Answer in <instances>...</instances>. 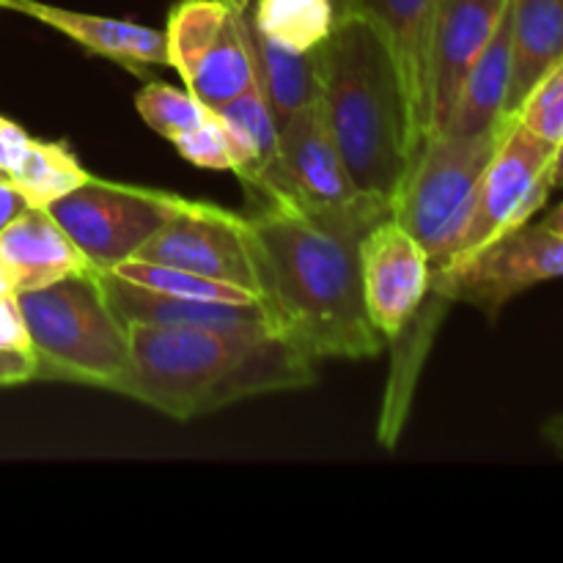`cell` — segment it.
I'll return each instance as SVG.
<instances>
[{
  "label": "cell",
  "instance_id": "1",
  "mask_svg": "<svg viewBox=\"0 0 563 563\" xmlns=\"http://www.w3.org/2000/svg\"><path fill=\"white\" fill-rule=\"evenodd\" d=\"M385 218L390 203L366 192L322 209L247 198L242 236L269 335L313 363L379 355L385 339L363 302L361 240Z\"/></svg>",
  "mask_w": 563,
  "mask_h": 563
},
{
  "label": "cell",
  "instance_id": "32",
  "mask_svg": "<svg viewBox=\"0 0 563 563\" xmlns=\"http://www.w3.org/2000/svg\"><path fill=\"white\" fill-rule=\"evenodd\" d=\"M550 181H553V190L563 187V141L555 146V157H553V168H550Z\"/></svg>",
  "mask_w": 563,
  "mask_h": 563
},
{
  "label": "cell",
  "instance_id": "25",
  "mask_svg": "<svg viewBox=\"0 0 563 563\" xmlns=\"http://www.w3.org/2000/svg\"><path fill=\"white\" fill-rule=\"evenodd\" d=\"M515 119L533 135L559 146L563 141V60L531 88Z\"/></svg>",
  "mask_w": 563,
  "mask_h": 563
},
{
  "label": "cell",
  "instance_id": "27",
  "mask_svg": "<svg viewBox=\"0 0 563 563\" xmlns=\"http://www.w3.org/2000/svg\"><path fill=\"white\" fill-rule=\"evenodd\" d=\"M31 141L33 137L27 135V132L22 130L16 121L0 115V170H3L9 179H11V174H14L16 165L22 163V157H25Z\"/></svg>",
  "mask_w": 563,
  "mask_h": 563
},
{
  "label": "cell",
  "instance_id": "3",
  "mask_svg": "<svg viewBox=\"0 0 563 563\" xmlns=\"http://www.w3.org/2000/svg\"><path fill=\"white\" fill-rule=\"evenodd\" d=\"M319 113L357 192L394 201L421 137L388 38L350 14L317 49Z\"/></svg>",
  "mask_w": 563,
  "mask_h": 563
},
{
  "label": "cell",
  "instance_id": "10",
  "mask_svg": "<svg viewBox=\"0 0 563 563\" xmlns=\"http://www.w3.org/2000/svg\"><path fill=\"white\" fill-rule=\"evenodd\" d=\"M432 262L421 242L396 223L379 220L361 240V284L368 319L385 341L410 328L427 302Z\"/></svg>",
  "mask_w": 563,
  "mask_h": 563
},
{
  "label": "cell",
  "instance_id": "20",
  "mask_svg": "<svg viewBox=\"0 0 563 563\" xmlns=\"http://www.w3.org/2000/svg\"><path fill=\"white\" fill-rule=\"evenodd\" d=\"M242 22H245L247 49H251L253 75H256L258 91L267 99L278 126L297 110L317 104L319 99V64L317 49L313 53H295L280 44L269 42L256 31L245 11L242 0Z\"/></svg>",
  "mask_w": 563,
  "mask_h": 563
},
{
  "label": "cell",
  "instance_id": "6",
  "mask_svg": "<svg viewBox=\"0 0 563 563\" xmlns=\"http://www.w3.org/2000/svg\"><path fill=\"white\" fill-rule=\"evenodd\" d=\"M190 198L148 187L119 185L91 176L69 196L49 203L47 212L58 220L69 240L99 273H110L181 212Z\"/></svg>",
  "mask_w": 563,
  "mask_h": 563
},
{
  "label": "cell",
  "instance_id": "21",
  "mask_svg": "<svg viewBox=\"0 0 563 563\" xmlns=\"http://www.w3.org/2000/svg\"><path fill=\"white\" fill-rule=\"evenodd\" d=\"M256 31L295 53H313L333 33L335 9L330 0H245Z\"/></svg>",
  "mask_w": 563,
  "mask_h": 563
},
{
  "label": "cell",
  "instance_id": "9",
  "mask_svg": "<svg viewBox=\"0 0 563 563\" xmlns=\"http://www.w3.org/2000/svg\"><path fill=\"white\" fill-rule=\"evenodd\" d=\"M553 157V143L533 135L517 119L511 121L509 132L484 170L471 223L462 234L454 258L489 245L506 231L520 229L533 218V212L544 207L548 196L553 192V181H550Z\"/></svg>",
  "mask_w": 563,
  "mask_h": 563
},
{
  "label": "cell",
  "instance_id": "33",
  "mask_svg": "<svg viewBox=\"0 0 563 563\" xmlns=\"http://www.w3.org/2000/svg\"><path fill=\"white\" fill-rule=\"evenodd\" d=\"M14 284H11V273L9 267H5L3 256H0V297H14Z\"/></svg>",
  "mask_w": 563,
  "mask_h": 563
},
{
  "label": "cell",
  "instance_id": "8",
  "mask_svg": "<svg viewBox=\"0 0 563 563\" xmlns=\"http://www.w3.org/2000/svg\"><path fill=\"white\" fill-rule=\"evenodd\" d=\"M555 278H563V234L528 220L467 256L432 267L429 291L495 319L517 295Z\"/></svg>",
  "mask_w": 563,
  "mask_h": 563
},
{
  "label": "cell",
  "instance_id": "26",
  "mask_svg": "<svg viewBox=\"0 0 563 563\" xmlns=\"http://www.w3.org/2000/svg\"><path fill=\"white\" fill-rule=\"evenodd\" d=\"M176 146V152L192 163L196 168L203 170H231L236 168V148L231 143L229 130L223 126V121L218 115L207 119L203 124L192 126L190 132L179 135L176 141H170Z\"/></svg>",
  "mask_w": 563,
  "mask_h": 563
},
{
  "label": "cell",
  "instance_id": "12",
  "mask_svg": "<svg viewBox=\"0 0 563 563\" xmlns=\"http://www.w3.org/2000/svg\"><path fill=\"white\" fill-rule=\"evenodd\" d=\"M509 0H434L429 31V135H443L451 124L462 82L493 38Z\"/></svg>",
  "mask_w": 563,
  "mask_h": 563
},
{
  "label": "cell",
  "instance_id": "13",
  "mask_svg": "<svg viewBox=\"0 0 563 563\" xmlns=\"http://www.w3.org/2000/svg\"><path fill=\"white\" fill-rule=\"evenodd\" d=\"M278 163L286 201L322 209L357 196L319 104L297 110L278 126Z\"/></svg>",
  "mask_w": 563,
  "mask_h": 563
},
{
  "label": "cell",
  "instance_id": "31",
  "mask_svg": "<svg viewBox=\"0 0 563 563\" xmlns=\"http://www.w3.org/2000/svg\"><path fill=\"white\" fill-rule=\"evenodd\" d=\"M542 440L555 451V454L563 456V412L548 418V421L542 423Z\"/></svg>",
  "mask_w": 563,
  "mask_h": 563
},
{
  "label": "cell",
  "instance_id": "15",
  "mask_svg": "<svg viewBox=\"0 0 563 563\" xmlns=\"http://www.w3.org/2000/svg\"><path fill=\"white\" fill-rule=\"evenodd\" d=\"M0 256L11 273L14 291L42 289L91 267L47 209H25L0 231Z\"/></svg>",
  "mask_w": 563,
  "mask_h": 563
},
{
  "label": "cell",
  "instance_id": "23",
  "mask_svg": "<svg viewBox=\"0 0 563 563\" xmlns=\"http://www.w3.org/2000/svg\"><path fill=\"white\" fill-rule=\"evenodd\" d=\"M110 273L132 286L157 291V295L179 297V300L225 302V306H253V302H258L256 291L245 289V286L207 278V275L198 273H187V269L165 267V264L141 262V258H126V262H121Z\"/></svg>",
  "mask_w": 563,
  "mask_h": 563
},
{
  "label": "cell",
  "instance_id": "16",
  "mask_svg": "<svg viewBox=\"0 0 563 563\" xmlns=\"http://www.w3.org/2000/svg\"><path fill=\"white\" fill-rule=\"evenodd\" d=\"M102 284L121 322H152L168 324V328H196L234 335H269L258 302L225 306V302L179 300V297L157 295V291L126 284V280L115 278L113 273H102Z\"/></svg>",
  "mask_w": 563,
  "mask_h": 563
},
{
  "label": "cell",
  "instance_id": "30",
  "mask_svg": "<svg viewBox=\"0 0 563 563\" xmlns=\"http://www.w3.org/2000/svg\"><path fill=\"white\" fill-rule=\"evenodd\" d=\"M25 209H31V203L22 196L20 187L11 179H0V231H3L11 220L20 218Z\"/></svg>",
  "mask_w": 563,
  "mask_h": 563
},
{
  "label": "cell",
  "instance_id": "34",
  "mask_svg": "<svg viewBox=\"0 0 563 563\" xmlns=\"http://www.w3.org/2000/svg\"><path fill=\"white\" fill-rule=\"evenodd\" d=\"M542 223L548 225V229H553L555 234H563V203H561V207H555L553 212H550L548 218L542 220Z\"/></svg>",
  "mask_w": 563,
  "mask_h": 563
},
{
  "label": "cell",
  "instance_id": "4",
  "mask_svg": "<svg viewBox=\"0 0 563 563\" xmlns=\"http://www.w3.org/2000/svg\"><path fill=\"white\" fill-rule=\"evenodd\" d=\"M14 300L36 361V379L119 390L130 363L126 324L110 306L99 269L16 291Z\"/></svg>",
  "mask_w": 563,
  "mask_h": 563
},
{
  "label": "cell",
  "instance_id": "28",
  "mask_svg": "<svg viewBox=\"0 0 563 563\" xmlns=\"http://www.w3.org/2000/svg\"><path fill=\"white\" fill-rule=\"evenodd\" d=\"M36 379V361L31 350H5L0 346V388Z\"/></svg>",
  "mask_w": 563,
  "mask_h": 563
},
{
  "label": "cell",
  "instance_id": "35",
  "mask_svg": "<svg viewBox=\"0 0 563 563\" xmlns=\"http://www.w3.org/2000/svg\"><path fill=\"white\" fill-rule=\"evenodd\" d=\"M330 3H333L335 16H339V20H344V16L355 14V0H330Z\"/></svg>",
  "mask_w": 563,
  "mask_h": 563
},
{
  "label": "cell",
  "instance_id": "17",
  "mask_svg": "<svg viewBox=\"0 0 563 563\" xmlns=\"http://www.w3.org/2000/svg\"><path fill=\"white\" fill-rule=\"evenodd\" d=\"M434 0H355V14L368 16L388 38L410 99L412 124L421 143L432 126L429 102V31Z\"/></svg>",
  "mask_w": 563,
  "mask_h": 563
},
{
  "label": "cell",
  "instance_id": "7",
  "mask_svg": "<svg viewBox=\"0 0 563 563\" xmlns=\"http://www.w3.org/2000/svg\"><path fill=\"white\" fill-rule=\"evenodd\" d=\"M168 66L214 113L256 86L242 22V0H179L165 27Z\"/></svg>",
  "mask_w": 563,
  "mask_h": 563
},
{
  "label": "cell",
  "instance_id": "24",
  "mask_svg": "<svg viewBox=\"0 0 563 563\" xmlns=\"http://www.w3.org/2000/svg\"><path fill=\"white\" fill-rule=\"evenodd\" d=\"M135 108L141 113V119L152 126L154 132H159L168 141H176L179 135L190 132L192 126L203 124L207 119H212V110L203 108L190 91H181V88L168 86V82H146V86L137 91Z\"/></svg>",
  "mask_w": 563,
  "mask_h": 563
},
{
  "label": "cell",
  "instance_id": "2",
  "mask_svg": "<svg viewBox=\"0 0 563 563\" xmlns=\"http://www.w3.org/2000/svg\"><path fill=\"white\" fill-rule=\"evenodd\" d=\"M130 363L115 394L192 421L269 390L308 388L317 363L275 335L124 322Z\"/></svg>",
  "mask_w": 563,
  "mask_h": 563
},
{
  "label": "cell",
  "instance_id": "22",
  "mask_svg": "<svg viewBox=\"0 0 563 563\" xmlns=\"http://www.w3.org/2000/svg\"><path fill=\"white\" fill-rule=\"evenodd\" d=\"M88 179H91V174L82 168L75 152L66 143L49 141H31L25 157L11 174V181L20 187L27 203L36 209H47L49 203L69 196Z\"/></svg>",
  "mask_w": 563,
  "mask_h": 563
},
{
  "label": "cell",
  "instance_id": "11",
  "mask_svg": "<svg viewBox=\"0 0 563 563\" xmlns=\"http://www.w3.org/2000/svg\"><path fill=\"white\" fill-rule=\"evenodd\" d=\"M141 262L187 269L256 291L242 214L207 201H190L137 251Z\"/></svg>",
  "mask_w": 563,
  "mask_h": 563
},
{
  "label": "cell",
  "instance_id": "14",
  "mask_svg": "<svg viewBox=\"0 0 563 563\" xmlns=\"http://www.w3.org/2000/svg\"><path fill=\"white\" fill-rule=\"evenodd\" d=\"M0 9H11L16 14L44 22L75 44L86 47L88 53L102 55V58L137 71V75H143L152 66H168L165 31H157V27L115 20V16L82 14V11L38 3V0H0Z\"/></svg>",
  "mask_w": 563,
  "mask_h": 563
},
{
  "label": "cell",
  "instance_id": "19",
  "mask_svg": "<svg viewBox=\"0 0 563 563\" xmlns=\"http://www.w3.org/2000/svg\"><path fill=\"white\" fill-rule=\"evenodd\" d=\"M511 86V11L506 3L504 16L495 27L493 38L478 55L476 64L467 71L462 82L460 102H456L451 124L443 135H482V132L495 130L506 119V99H509Z\"/></svg>",
  "mask_w": 563,
  "mask_h": 563
},
{
  "label": "cell",
  "instance_id": "18",
  "mask_svg": "<svg viewBox=\"0 0 563 563\" xmlns=\"http://www.w3.org/2000/svg\"><path fill=\"white\" fill-rule=\"evenodd\" d=\"M511 86L506 115H515L531 88L563 60V0H509Z\"/></svg>",
  "mask_w": 563,
  "mask_h": 563
},
{
  "label": "cell",
  "instance_id": "36",
  "mask_svg": "<svg viewBox=\"0 0 563 563\" xmlns=\"http://www.w3.org/2000/svg\"><path fill=\"white\" fill-rule=\"evenodd\" d=\"M0 179H9V176H5V174H3V170H0Z\"/></svg>",
  "mask_w": 563,
  "mask_h": 563
},
{
  "label": "cell",
  "instance_id": "5",
  "mask_svg": "<svg viewBox=\"0 0 563 563\" xmlns=\"http://www.w3.org/2000/svg\"><path fill=\"white\" fill-rule=\"evenodd\" d=\"M511 119L482 135H429L401 179L390 218L405 225L429 253L432 267L451 262L476 207L489 159L509 132Z\"/></svg>",
  "mask_w": 563,
  "mask_h": 563
},
{
  "label": "cell",
  "instance_id": "29",
  "mask_svg": "<svg viewBox=\"0 0 563 563\" xmlns=\"http://www.w3.org/2000/svg\"><path fill=\"white\" fill-rule=\"evenodd\" d=\"M0 346H5V350H31L14 297H0Z\"/></svg>",
  "mask_w": 563,
  "mask_h": 563
}]
</instances>
